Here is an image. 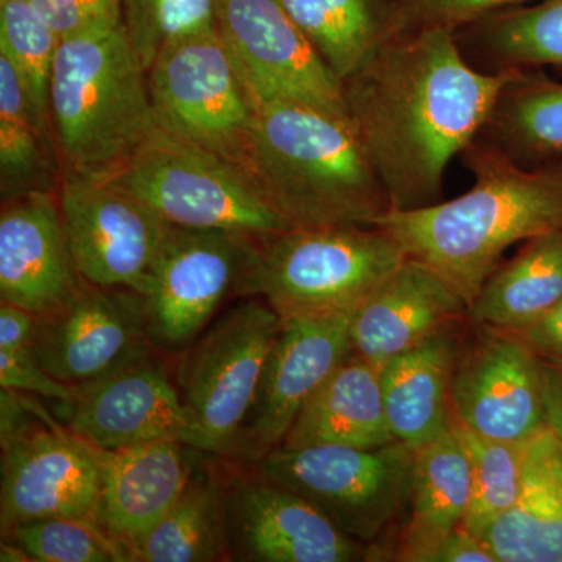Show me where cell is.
I'll list each match as a JSON object with an SVG mask.
<instances>
[{
	"label": "cell",
	"mask_w": 562,
	"mask_h": 562,
	"mask_svg": "<svg viewBox=\"0 0 562 562\" xmlns=\"http://www.w3.org/2000/svg\"><path fill=\"white\" fill-rule=\"evenodd\" d=\"M453 430L471 464L472 498L464 528L483 538L484 532L516 502L522 487L528 442L486 438L453 422Z\"/></svg>",
	"instance_id": "cell-32"
},
{
	"label": "cell",
	"mask_w": 562,
	"mask_h": 562,
	"mask_svg": "<svg viewBox=\"0 0 562 562\" xmlns=\"http://www.w3.org/2000/svg\"><path fill=\"white\" fill-rule=\"evenodd\" d=\"M462 54L484 72L562 69V0L513 7L454 31Z\"/></svg>",
	"instance_id": "cell-30"
},
{
	"label": "cell",
	"mask_w": 562,
	"mask_h": 562,
	"mask_svg": "<svg viewBox=\"0 0 562 562\" xmlns=\"http://www.w3.org/2000/svg\"><path fill=\"white\" fill-rule=\"evenodd\" d=\"M461 155L471 190L424 209L386 211L373 225L471 305L509 247L562 231V160L522 166L479 138Z\"/></svg>",
	"instance_id": "cell-2"
},
{
	"label": "cell",
	"mask_w": 562,
	"mask_h": 562,
	"mask_svg": "<svg viewBox=\"0 0 562 562\" xmlns=\"http://www.w3.org/2000/svg\"><path fill=\"white\" fill-rule=\"evenodd\" d=\"M122 20L149 70L166 47L216 27V0H122Z\"/></svg>",
	"instance_id": "cell-35"
},
{
	"label": "cell",
	"mask_w": 562,
	"mask_h": 562,
	"mask_svg": "<svg viewBox=\"0 0 562 562\" xmlns=\"http://www.w3.org/2000/svg\"><path fill=\"white\" fill-rule=\"evenodd\" d=\"M0 387L40 395L54 402H68L76 394V386L58 382L44 371L32 347L27 349H0Z\"/></svg>",
	"instance_id": "cell-38"
},
{
	"label": "cell",
	"mask_w": 562,
	"mask_h": 562,
	"mask_svg": "<svg viewBox=\"0 0 562 562\" xmlns=\"http://www.w3.org/2000/svg\"><path fill=\"white\" fill-rule=\"evenodd\" d=\"M482 539L497 562H562V443L549 428L528 446L516 502Z\"/></svg>",
	"instance_id": "cell-23"
},
{
	"label": "cell",
	"mask_w": 562,
	"mask_h": 562,
	"mask_svg": "<svg viewBox=\"0 0 562 562\" xmlns=\"http://www.w3.org/2000/svg\"><path fill=\"white\" fill-rule=\"evenodd\" d=\"M260 238L244 233L169 228L144 292L154 349H190L239 284L258 254Z\"/></svg>",
	"instance_id": "cell-11"
},
{
	"label": "cell",
	"mask_w": 562,
	"mask_h": 562,
	"mask_svg": "<svg viewBox=\"0 0 562 562\" xmlns=\"http://www.w3.org/2000/svg\"><path fill=\"white\" fill-rule=\"evenodd\" d=\"M541 373L546 427L562 443V362L541 360Z\"/></svg>",
	"instance_id": "cell-42"
},
{
	"label": "cell",
	"mask_w": 562,
	"mask_h": 562,
	"mask_svg": "<svg viewBox=\"0 0 562 562\" xmlns=\"http://www.w3.org/2000/svg\"><path fill=\"white\" fill-rule=\"evenodd\" d=\"M16 542L33 562H132L128 546L94 520L49 517L16 525L2 536Z\"/></svg>",
	"instance_id": "cell-34"
},
{
	"label": "cell",
	"mask_w": 562,
	"mask_h": 562,
	"mask_svg": "<svg viewBox=\"0 0 562 562\" xmlns=\"http://www.w3.org/2000/svg\"><path fill=\"white\" fill-rule=\"evenodd\" d=\"M111 179L173 227L255 238L291 228L238 168L161 128Z\"/></svg>",
	"instance_id": "cell-9"
},
{
	"label": "cell",
	"mask_w": 562,
	"mask_h": 562,
	"mask_svg": "<svg viewBox=\"0 0 562 562\" xmlns=\"http://www.w3.org/2000/svg\"><path fill=\"white\" fill-rule=\"evenodd\" d=\"M532 0H402L406 31L446 27L458 31L497 11L527 5Z\"/></svg>",
	"instance_id": "cell-36"
},
{
	"label": "cell",
	"mask_w": 562,
	"mask_h": 562,
	"mask_svg": "<svg viewBox=\"0 0 562 562\" xmlns=\"http://www.w3.org/2000/svg\"><path fill=\"white\" fill-rule=\"evenodd\" d=\"M249 465L369 546L408 508L414 450L397 441L371 449L280 446Z\"/></svg>",
	"instance_id": "cell-8"
},
{
	"label": "cell",
	"mask_w": 562,
	"mask_h": 562,
	"mask_svg": "<svg viewBox=\"0 0 562 562\" xmlns=\"http://www.w3.org/2000/svg\"><path fill=\"white\" fill-rule=\"evenodd\" d=\"M0 181L5 199L60 184L57 140L35 110L13 63L0 52Z\"/></svg>",
	"instance_id": "cell-31"
},
{
	"label": "cell",
	"mask_w": 562,
	"mask_h": 562,
	"mask_svg": "<svg viewBox=\"0 0 562 562\" xmlns=\"http://www.w3.org/2000/svg\"><path fill=\"white\" fill-rule=\"evenodd\" d=\"M469 303L441 273L406 258L350 317L351 357L382 368L438 331L468 319Z\"/></svg>",
	"instance_id": "cell-20"
},
{
	"label": "cell",
	"mask_w": 562,
	"mask_h": 562,
	"mask_svg": "<svg viewBox=\"0 0 562 562\" xmlns=\"http://www.w3.org/2000/svg\"><path fill=\"white\" fill-rule=\"evenodd\" d=\"M471 498V464L452 427L414 450L408 520L395 560L431 562L443 539L464 524Z\"/></svg>",
	"instance_id": "cell-25"
},
{
	"label": "cell",
	"mask_w": 562,
	"mask_h": 562,
	"mask_svg": "<svg viewBox=\"0 0 562 562\" xmlns=\"http://www.w3.org/2000/svg\"><path fill=\"white\" fill-rule=\"evenodd\" d=\"M149 347L143 295L88 283L60 312L40 317L32 350L54 379L80 386Z\"/></svg>",
	"instance_id": "cell-18"
},
{
	"label": "cell",
	"mask_w": 562,
	"mask_h": 562,
	"mask_svg": "<svg viewBox=\"0 0 562 562\" xmlns=\"http://www.w3.org/2000/svg\"><path fill=\"white\" fill-rule=\"evenodd\" d=\"M225 498L227 465L195 462L179 501L133 543L132 562L232 561Z\"/></svg>",
	"instance_id": "cell-26"
},
{
	"label": "cell",
	"mask_w": 562,
	"mask_h": 562,
	"mask_svg": "<svg viewBox=\"0 0 562 562\" xmlns=\"http://www.w3.org/2000/svg\"><path fill=\"white\" fill-rule=\"evenodd\" d=\"M254 106L241 172L291 228L373 225L391 210L349 117L286 99Z\"/></svg>",
	"instance_id": "cell-3"
},
{
	"label": "cell",
	"mask_w": 562,
	"mask_h": 562,
	"mask_svg": "<svg viewBox=\"0 0 562 562\" xmlns=\"http://www.w3.org/2000/svg\"><path fill=\"white\" fill-rule=\"evenodd\" d=\"M57 403L63 424L101 450L158 441L191 443L179 387L154 347L76 386L70 401Z\"/></svg>",
	"instance_id": "cell-17"
},
{
	"label": "cell",
	"mask_w": 562,
	"mask_h": 562,
	"mask_svg": "<svg viewBox=\"0 0 562 562\" xmlns=\"http://www.w3.org/2000/svg\"><path fill=\"white\" fill-rule=\"evenodd\" d=\"M54 191L5 199L0 213V299L36 317L60 312L87 286Z\"/></svg>",
	"instance_id": "cell-19"
},
{
	"label": "cell",
	"mask_w": 562,
	"mask_h": 562,
	"mask_svg": "<svg viewBox=\"0 0 562 562\" xmlns=\"http://www.w3.org/2000/svg\"><path fill=\"white\" fill-rule=\"evenodd\" d=\"M280 330V314L262 299L250 297L187 349L179 391L191 449L231 458Z\"/></svg>",
	"instance_id": "cell-7"
},
{
	"label": "cell",
	"mask_w": 562,
	"mask_h": 562,
	"mask_svg": "<svg viewBox=\"0 0 562 562\" xmlns=\"http://www.w3.org/2000/svg\"><path fill=\"white\" fill-rule=\"evenodd\" d=\"M61 38L32 0H0V52L13 63L29 98L50 121V85Z\"/></svg>",
	"instance_id": "cell-33"
},
{
	"label": "cell",
	"mask_w": 562,
	"mask_h": 562,
	"mask_svg": "<svg viewBox=\"0 0 562 562\" xmlns=\"http://www.w3.org/2000/svg\"><path fill=\"white\" fill-rule=\"evenodd\" d=\"M406 258L375 225L290 228L260 238L238 292L280 317L353 313Z\"/></svg>",
	"instance_id": "cell-5"
},
{
	"label": "cell",
	"mask_w": 562,
	"mask_h": 562,
	"mask_svg": "<svg viewBox=\"0 0 562 562\" xmlns=\"http://www.w3.org/2000/svg\"><path fill=\"white\" fill-rule=\"evenodd\" d=\"M38 319L35 314L11 303H0V349H27L35 341Z\"/></svg>",
	"instance_id": "cell-40"
},
{
	"label": "cell",
	"mask_w": 562,
	"mask_h": 562,
	"mask_svg": "<svg viewBox=\"0 0 562 562\" xmlns=\"http://www.w3.org/2000/svg\"><path fill=\"white\" fill-rule=\"evenodd\" d=\"M351 313L281 317L257 398L228 460L251 464L280 447L305 403L350 357Z\"/></svg>",
	"instance_id": "cell-16"
},
{
	"label": "cell",
	"mask_w": 562,
	"mask_h": 562,
	"mask_svg": "<svg viewBox=\"0 0 562 562\" xmlns=\"http://www.w3.org/2000/svg\"><path fill=\"white\" fill-rule=\"evenodd\" d=\"M61 177L103 179L158 131L149 79L124 22L61 40L50 85Z\"/></svg>",
	"instance_id": "cell-4"
},
{
	"label": "cell",
	"mask_w": 562,
	"mask_h": 562,
	"mask_svg": "<svg viewBox=\"0 0 562 562\" xmlns=\"http://www.w3.org/2000/svg\"><path fill=\"white\" fill-rule=\"evenodd\" d=\"M0 443L2 536L16 525L49 517L98 522L101 449L55 420L31 394L11 390L0 394Z\"/></svg>",
	"instance_id": "cell-6"
},
{
	"label": "cell",
	"mask_w": 562,
	"mask_h": 562,
	"mask_svg": "<svg viewBox=\"0 0 562 562\" xmlns=\"http://www.w3.org/2000/svg\"><path fill=\"white\" fill-rule=\"evenodd\" d=\"M0 561L2 562H33L31 554L25 552L16 542L2 539L0 543Z\"/></svg>",
	"instance_id": "cell-43"
},
{
	"label": "cell",
	"mask_w": 562,
	"mask_h": 562,
	"mask_svg": "<svg viewBox=\"0 0 562 562\" xmlns=\"http://www.w3.org/2000/svg\"><path fill=\"white\" fill-rule=\"evenodd\" d=\"M394 441L379 366L350 355L305 403L281 446L371 449Z\"/></svg>",
	"instance_id": "cell-24"
},
{
	"label": "cell",
	"mask_w": 562,
	"mask_h": 562,
	"mask_svg": "<svg viewBox=\"0 0 562 562\" xmlns=\"http://www.w3.org/2000/svg\"><path fill=\"white\" fill-rule=\"evenodd\" d=\"M216 31L251 102L286 99L347 116L341 81L279 0H216Z\"/></svg>",
	"instance_id": "cell-13"
},
{
	"label": "cell",
	"mask_w": 562,
	"mask_h": 562,
	"mask_svg": "<svg viewBox=\"0 0 562 562\" xmlns=\"http://www.w3.org/2000/svg\"><path fill=\"white\" fill-rule=\"evenodd\" d=\"M562 299V231L536 236L498 266L469 305L468 321L520 331Z\"/></svg>",
	"instance_id": "cell-28"
},
{
	"label": "cell",
	"mask_w": 562,
	"mask_h": 562,
	"mask_svg": "<svg viewBox=\"0 0 562 562\" xmlns=\"http://www.w3.org/2000/svg\"><path fill=\"white\" fill-rule=\"evenodd\" d=\"M147 79L158 128L241 171L255 106L216 27L162 49Z\"/></svg>",
	"instance_id": "cell-10"
},
{
	"label": "cell",
	"mask_w": 562,
	"mask_h": 562,
	"mask_svg": "<svg viewBox=\"0 0 562 562\" xmlns=\"http://www.w3.org/2000/svg\"><path fill=\"white\" fill-rule=\"evenodd\" d=\"M460 331V325L438 331L380 368L392 438L413 450L452 430V383Z\"/></svg>",
	"instance_id": "cell-22"
},
{
	"label": "cell",
	"mask_w": 562,
	"mask_h": 562,
	"mask_svg": "<svg viewBox=\"0 0 562 562\" xmlns=\"http://www.w3.org/2000/svg\"><path fill=\"white\" fill-rule=\"evenodd\" d=\"M479 139L522 166L562 160V81L514 69Z\"/></svg>",
	"instance_id": "cell-29"
},
{
	"label": "cell",
	"mask_w": 562,
	"mask_h": 562,
	"mask_svg": "<svg viewBox=\"0 0 562 562\" xmlns=\"http://www.w3.org/2000/svg\"><path fill=\"white\" fill-rule=\"evenodd\" d=\"M279 2L341 85L386 41L406 32L402 0Z\"/></svg>",
	"instance_id": "cell-27"
},
{
	"label": "cell",
	"mask_w": 562,
	"mask_h": 562,
	"mask_svg": "<svg viewBox=\"0 0 562 562\" xmlns=\"http://www.w3.org/2000/svg\"><path fill=\"white\" fill-rule=\"evenodd\" d=\"M194 452L177 441L102 450L98 522L103 530L132 549L179 501L194 469Z\"/></svg>",
	"instance_id": "cell-21"
},
{
	"label": "cell",
	"mask_w": 562,
	"mask_h": 562,
	"mask_svg": "<svg viewBox=\"0 0 562 562\" xmlns=\"http://www.w3.org/2000/svg\"><path fill=\"white\" fill-rule=\"evenodd\" d=\"M58 201L85 281L143 295L171 224L111 177H61Z\"/></svg>",
	"instance_id": "cell-12"
},
{
	"label": "cell",
	"mask_w": 562,
	"mask_h": 562,
	"mask_svg": "<svg viewBox=\"0 0 562 562\" xmlns=\"http://www.w3.org/2000/svg\"><path fill=\"white\" fill-rule=\"evenodd\" d=\"M513 70L484 72L454 31H406L342 83L347 116L382 181L391 210L441 202L454 157L479 138Z\"/></svg>",
	"instance_id": "cell-1"
},
{
	"label": "cell",
	"mask_w": 562,
	"mask_h": 562,
	"mask_svg": "<svg viewBox=\"0 0 562 562\" xmlns=\"http://www.w3.org/2000/svg\"><path fill=\"white\" fill-rule=\"evenodd\" d=\"M32 3L61 40L124 22L122 0H32Z\"/></svg>",
	"instance_id": "cell-37"
},
{
	"label": "cell",
	"mask_w": 562,
	"mask_h": 562,
	"mask_svg": "<svg viewBox=\"0 0 562 562\" xmlns=\"http://www.w3.org/2000/svg\"><path fill=\"white\" fill-rule=\"evenodd\" d=\"M542 361L562 362V299L538 321L514 331Z\"/></svg>",
	"instance_id": "cell-39"
},
{
	"label": "cell",
	"mask_w": 562,
	"mask_h": 562,
	"mask_svg": "<svg viewBox=\"0 0 562 562\" xmlns=\"http://www.w3.org/2000/svg\"><path fill=\"white\" fill-rule=\"evenodd\" d=\"M472 325L454 364V420L497 441H531L547 428L541 360L516 333Z\"/></svg>",
	"instance_id": "cell-15"
},
{
	"label": "cell",
	"mask_w": 562,
	"mask_h": 562,
	"mask_svg": "<svg viewBox=\"0 0 562 562\" xmlns=\"http://www.w3.org/2000/svg\"><path fill=\"white\" fill-rule=\"evenodd\" d=\"M431 562H497L490 547L464 525L450 532L432 554Z\"/></svg>",
	"instance_id": "cell-41"
},
{
	"label": "cell",
	"mask_w": 562,
	"mask_h": 562,
	"mask_svg": "<svg viewBox=\"0 0 562 562\" xmlns=\"http://www.w3.org/2000/svg\"><path fill=\"white\" fill-rule=\"evenodd\" d=\"M227 465V530L232 561L351 562L369 560L364 543L297 492L249 464Z\"/></svg>",
	"instance_id": "cell-14"
}]
</instances>
